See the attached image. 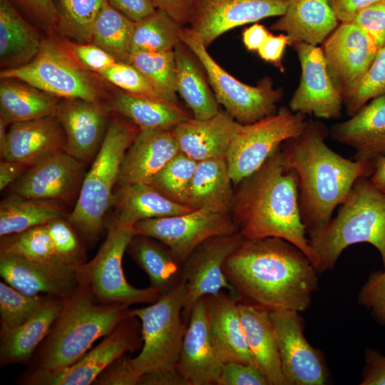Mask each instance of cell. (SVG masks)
Instances as JSON below:
<instances>
[{
  "label": "cell",
  "mask_w": 385,
  "mask_h": 385,
  "mask_svg": "<svg viewBox=\"0 0 385 385\" xmlns=\"http://www.w3.org/2000/svg\"><path fill=\"white\" fill-rule=\"evenodd\" d=\"M140 374L132 358L125 354L111 364L96 379L95 385H138Z\"/></svg>",
  "instance_id": "53"
},
{
  "label": "cell",
  "mask_w": 385,
  "mask_h": 385,
  "mask_svg": "<svg viewBox=\"0 0 385 385\" xmlns=\"http://www.w3.org/2000/svg\"><path fill=\"white\" fill-rule=\"evenodd\" d=\"M154 7L167 13L180 26L190 24L200 0H151Z\"/></svg>",
  "instance_id": "55"
},
{
  "label": "cell",
  "mask_w": 385,
  "mask_h": 385,
  "mask_svg": "<svg viewBox=\"0 0 385 385\" xmlns=\"http://www.w3.org/2000/svg\"><path fill=\"white\" fill-rule=\"evenodd\" d=\"M65 299L52 297L31 318L9 330L0 331V364H28L58 316Z\"/></svg>",
  "instance_id": "29"
},
{
  "label": "cell",
  "mask_w": 385,
  "mask_h": 385,
  "mask_svg": "<svg viewBox=\"0 0 385 385\" xmlns=\"http://www.w3.org/2000/svg\"><path fill=\"white\" fill-rule=\"evenodd\" d=\"M378 0H328L341 23L351 22L356 14Z\"/></svg>",
  "instance_id": "59"
},
{
  "label": "cell",
  "mask_w": 385,
  "mask_h": 385,
  "mask_svg": "<svg viewBox=\"0 0 385 385\" xmlns=\"http://www.w3.org/2000/svg\"><path fill=\"white\" fill-rule=\"evenodd\" d=\"M270 34L263 25L255 24L244 30L242 41L247 50L258 51Z\"/></svg>",
  "instance_id": "62"
},
{
  "label": "cell",
  "mask_w": 385,
  "mask_h": 385,
  "mask_svg": "<svg viewBox=\"0 0 385 385\" xmlns=\"http://www.w3.org/2000/svg\"><path fill=\"white\" fill-rule=\"evenodd\" d=\"M180 37L204 68L218 103L237 122L252 123L277 112L283 91L274 87L271 78L265 77L256 86L244 83L215 61L190 28L183 27Z\"/></svg>",
  "instance_id": "10"
},
{
  "label": "cell",
  "mask_w": 385,
  "mask_h": 385,
  "mask_svg": "<svg viewBox=\"0 0 385 385\" xmlns=\"http://www.w3.org/2000/svg\"><path fill=\"white\" fill-rule=\"evenodd\" d=\"M19 10L20 9L32 19L56 31L57 16L52 0H9Z\"/></svg>",
  "instance_id": "54"
},
{
  "label": "cell",
  "mask_w": 385,
  "mask_h": 385,
  "mask_svg": "<svg viewBox=\"0 0 385 385\" xmlns=\"http://www.w3.org/2000/svg\"><path fill=\"white\" fill-rule=\"evenodd\" d=\"M317 258L316 270L321 274L335 265L343 251L350 245L366 242L379 252L385 268V192L369 177H361L322 230L308 236Z\"/></svg>",
  "instance_id": "5"
},
{
  "label": "cell",
  "mask_w": 385,
  "mask_h": 385,
  "mask_svg": "<svg viewBox=\"0 0 385 385\" xmlns=\"http://www.w3.org/2000/svg\"><path fill=\"white\" fill-rule=\"evenodd\" d=\"M212 338L224 363L255 364L242 324L238 301L222 291L205 297Z\"/></svg>",
  "instance_id": "27"
},
{
  "label": "cell",
  "mask_w": 385,
  "mask_h": 385,
  "mask_svg": "<svg viewBox=\"0 0 385 385\" xmlns=\"http://www.w3.org/2000/svg\"><path fill=\"white\" fill-rule=\"evenodd\" d=\"M350 117L332 128L333 139L353 148L355 160L374 162L385 156V95L371 99Z\"/></svg>",
  "instance_id": "25"
},
{
  "label": "cell",
  "mask_w": 385,
  "mask_h": 385,
  "mask_svg": "<svg viewBox=\"0 0 385 385\" xmlns=\"http://www.w3.org/2000/svg\"><path fill=\"white\" fill-rule=\"evenodd\" d=\"M287 45H289L287 35L281 34L275 36L270 34L257 52L263 60L282 68L281 60Z\"/></svg>",
  "instance_id": "58"
},
{
  "label": "cell",
  "mask_w": 385,
  "mask_h": 385,
  "mask_svg": "<svg viewBox=\"0 0 385 385\" xmlns=\"http://www.w3.org/2000/svg\"><path fill=\"white\" fill-rule=\"evenodd\" d=\"M183 27L167 13L156 9L135 23L130 53L173 51L182 42Z\"/></svg>",
  "instance_id": "40"
},
{
  "label": "cell",
  "mask_w": 385,
  "mask_h": 385,
  "mask_svg": "<svg viewBox=\"0 0 385 385\" xmlns=\"http://www.w3.org/2000/svg\"><path fill=\"white\" fill-rule=\"evenodd\" d=\"M292 46L297 52L302 72L289 108L295 113L312 114L320 118H339L343 98L328 73L322 48L305 43H297Z\"/></svg>",
  "instance_id": "17"
},
{
  "label": "cell",
  "mask_w": 385,
  "mask_h": 385,
  "mask_svg": "<svg viewBox=\"0 0 385 385\" xmlns=\"http://www.w3.org/2000/svg\"><path fill=\"white\" fill-rule=\"evenodd\" d=\"M217 385H269L267 378L255 364L224 363Z\"/></svg>",
  "instance_id": "51"
},
{
  "label": "cell",
  "mask_w": 385,
  "mask_h": 385,
  "mask_svg": "<svg viewBox=\"0 0 385 385\" xmlns=\"http://www.w3.org/2000/svg\"><path fill=\"white\" fill-rule=\"evenodd\" d=\"M129 307L100 302L86 284L79 282L65 299L48 334L34 353L31 369L58 371L72 365L94 342L131 315Z\"/></svg>",
  "instance_id": "4"
},
{
  "label": "cell",
  "mask_w": 385,
  "mask_h": 385,
  "mask_svg": "<svg viewBox=\"0 0 385 385\" xmlns=\"http://www.w3.org/2000/svg\"><path fill=\"white\" fill-rule=\"evenodd\" d=\"M352 22L367 32L379 48L385 44V0H378L360 10Z\"/></svg>",
  "instance_id": "52"
},
{
  "label": "cell",
  "mask_w": 385,
  "mask_h": 385,
  "mask_svg": "<svg viewBox=\"0 0 385 385\" xmlns=\"http://www.w3.org/2000/svg\"><path fill=\"white\" fill-rule=\"evenodd\" d=\"M223 364L211 336L203 297L192 307L177 370L188 385H217Z\"/></svg>",
  "instance_id": "21"
},
{
  "label": "cell",
  "mask_w": 385,
  "mask_h": 385,
  "mask_svg": "<svg viewBox=\"0 0 385 385\" xmlns=\"http://www.w3.org/2000/svg\"><path fill=\"white\" fill-rule=\"evenodd\" d=\"M225 157L198 161L185 205L192 210L230 213L234 193Z\"/></svg>",
  "instance_id": "32"
},
{
  "label": "cell",
  "mask_w": 385,
  "mask_h": 385,
  "mask_svg": "<svg viewBox=\"0 0 385 385\" xmlns=\"http://www.w3.org/2000/svg\"><path fill=\"white\" fill-rule=\"evenodd\" d=\"M135 235L133 225L112 220L106 240L96 255L78 267L79 282L86 284L100 302L128 306L153 303L163 294L151 287H134L125 277L123 258Z\"/></svg>",
  "instance_id": "9"
},
{
  "label": "cell",
  "mask_w": 385,
  "mask_h": 385,
  "mask_svg": "<svg viewBox=\"0 0 385 385\" xmlns=\"http://www.w3.org/2000/svg\"><path fill=\"white\" fill-rule=\"evenodd\" d=\"M197 161L181 151L152 180L153 185L168 198L185 205Z\"/></svg>",
  "instance_id": "44"
},
{
  "label": "cell",
  "mask_w": 385,
  "mask_h": 385,
  "mask_svg": "<svg viewBox=\"0 0 385 385\" xmlns=\"http://www.w3.org/2000/svg\"><path fill=\"white\" fill-rule=\"evenodd\" d=\"M73 57L64 41H42L36 56L26 64L3 69L1 78H15L56 98L101 102L103 90L98 78Z\"/></svg>",
  "instance_id": "8"
},
{
  "label": "cell",
  "mask_w": 385,
  "mask_h": 385,
  "mask_svg": "<svg viewBox=\"0 0 385 385\" xmlns=\"http://www.w3.org/2000/svg\"><path fill=\"white\" fill-rule=\"evenodd\" d=\"M241 125L228 113L220 110L207 119L190 118L172 130L180 151L198 162L225 157Z\"/></svg>",
  "instance_id": "26"
},
{
  "label": "cell",
  "mask_w": 385,
  "mask_h": 385,
  "mask_svg": "<svg viewBox=\"0 0 385 385\" xmlns=\"http://www.w3.org/2000/svg\"><path fill=\"white\" fill-rule=\"evenodd\" d=\"M135 23L114 9L107 0L94 20L91 43L107 51L117 61L127 63Z\"/></svg>",
  "instance_id": "39"
},
{
  "label": "cell",
  "mask_w": 385,
  "mask_h": 385,
  "mask_svg": "<svg viewBox=\"0 0 385 385\" xmlns=\"http://www.w3.org/2000/svg\"><path fill=\"white\" fill-rule=\"evenodd\" d=\"M186 284L181 282L150 305L130 309L140 322L143 341L132 361L141 375L177 369L187 325L183 320Z\"/></svg>",
  "instance_id": "7"
},
{
  "label": "cell",
  "mask_w": 385,
  "mask_h": 385,
  "mask_svg": "<svg viewBox=\"0 0 385 385\" xmlns=\"http://www.w3.org/2000/svg\"><path fill=\"white\" fill-rule=\"evenodd\" d=\"M306 123L305 115L282 107L256 122L242 124L225 156L232 182L239 184L256 172L284 141L300 134Z\"/></svg>",
  "instance_id": "11"
},
{
  "label": "cell",
  "mask_w": 385,
  "mask_h": 385,
  "mask_svg": "<svg viewBox=\"0 0 385 385\" xmlns=\"http://www.w3.org/2000/svg\"><path fill=\"white\" fill-rule=\"evenodd\" d=\"M64 42L76 60L88 71L98 75L117 61L107 51L93 43Z\"/></svg>",
  "instance_id": "50"
},
{
  "label": "cell",
  "mask_w": 385,
  "mask_h": 385,
  "mask_svg": "<svg viewBox=\"0 0 385 385\" xmlns=\"http://www.w3.org/2000/svg\"><path fill=\"white\" fill-rule=\"evenodd\" d=\"M31 166L24 163L1 159L0 163L1 191L19 180Z\"/></svg>",
  "instance_id": "60"
},
{
  "label": "cell",
  "mask_w": 385,
  "mask_h": 385,
  "mask_svg": "<svg viewBox=\"0 0 385 385\" xmlns=\"http://www.w3.org/2000/svg\"><path fill=\"white\" fill-rule=\"evenodd\" d=\"M174 53L177 93L191 110L193 118L204 120L214 116L220 111L219 103L190 51L181 42Z\"/></svg>",
  "instance_id": "36"
},
{
  "label": "cell",
  "mask_w": 385,
  "mask_h": 385,
  "mask_svg": "<svg viewBox=\"0 0 385 385\" xmlns=\"http://www.w3.org/2000/svg\"><path fill=\"white\" fill-rule=\"evenodd\" d=\"M135 235L160 241L181 264L207 239L238 232L230 213L195 210L190 212L142 220L133 225Z\"/></svg>",
  "instance_id": "13"
},
{
  "label": "cell",
  "mask_w": 385,
  "mask_h": 385,
  "mask_svg": "<svg viewBox=\"0 0 385 385\" xmlns=\"http://www.w3.org/2000/svg\"><path fill=\"white\" fill-rule=\"evenodd\" d=\"M385 95V44L379 48L368 71L356 92L344 101L351 116L371 99Z\"/></svg>",
  "instance_id": "47"
},
{
  "label": "cell",
  "mask_w": 385,
  "mask_h": 385,
  "mask_svg": "<svg viewBox=\"0 0 385 385\" xmlns=\"http://www.w3.org/2000/svg\"><path fill=\"white\" fill-rule=\"evenodd\" d=\"M238 307L255 364L265 376L269 385H284L269 312L241 302H238Z\"/></svg>",
  "instance_id": "31"
},
{
  "label": "cell",
  "mask_w": 385,
  "mask_h": 385,
  "mask_svg": "<svg viewBox=\"0 0 385 385\" xmlns=\"http://www.w3.org/2000/svg\"><path fill=\"white\" fill-rule=\"evenodd\" d=\"M127 63L133 66L148 79L164 101L178 105L174 50L133 52Z\"/></svg>",
  "instance_id": "41"
},
{
  "label": "cell",
  "mask_w": 385,
  "mask_h": 385,
  "mask_svg": "<svg viewBox=\"0 0 385 385\" xmlns=\"http://www.w3.org/2000/svg\"><path fill=\"white\" fill-rule=\"evenodd\" d=\"M47 227L55 253L61 262L75 267L86 262L85 250L68 220L58 217L48 222Z\"/></svg>",
  "instance_id": "46"
},
{
  "label": "cell",
  "mask_w": 385,
  "mask_h": 385,
  "mask_svg": "<svg viewBox=\"0 0 385 385\" xmlns=\"http://www.w3.org/2000/svg\"><path fill=\"white\" fill-rule=\"evenodd\" d=\"M113 220L134 225L138 222L190 212L192 208L168 198L153 185L135 183L120 186L113 194Z\"/></svg>",
  "instance_id": "30"
},
{
  "label": "cell",
  "mask_w": 385,
  "mask_h": 385,
  "mask_svg": "<svg viewBox=\"0 0 385 385\" xmlns=\"http://www.w3.org/2000/svg\"><path fill=\"white\" fill-rule=\"evenodd\" d=\"M61 204L56 201L26 198L11 194L0 205L1 237L46 225L63 217L65 208Z\"/></svg>",
  "instance_id": "38"
},
{
  "label": "cell",
  "mask_w": 385,
  "mask_h": 385,
  "mask_svg": "<svg viewBox=\"0 0 385 385\" xmlns=\"http://www.w3.org/2000/svg\"><path fill=\"white\" fill-rule=\"evenodd\" d=\"M1 158L34 165L47 156L65 150L66 138L61 125L53 117L9 125Z\"/></svg>",
  "instance_id": "24"
},
{
  "label": "cell",
  "mask_w": 385,
  "mask_h": 385,
  "mask_svg": "<svg viewBox=\"0 0 385 385\" xmlns=\"http://www.w3.org/2000/svg\"><path fill=\"white\" fill-rule=\"evenodd\" d=\"M127 250L148 276L150 287L164 293L181 282L182 265L160 241L135 235Z\"/></svg>",
  "instance_id": "37"
},
{
  "label": "cell",
  "mask_w": 385,
  "mask_h": 385,
  "mask_svg": "<svg viewBox=\"0 0 385 385\" xmlns=\"http://www.w3.org/2000/svg\"><path fill=\"white\" fill-rule=\"evenodd\" d=\"M109 108L128 118L139 129L172 130L190 118L179 105L132 95L123 91L112 97Z\"/></svg>",
  "instance_id": "35"
},
{
  "label": "cell",
  "mask_w": 385,
  "mask_h": 385,
  "mask_svg": "<svg viewBox=\"0 0 385 385\" xmlns=\"http://www.w3.org/2000/svg\"><path fill=\"white\" fill-rule=\"evenodd\" d=\"M0 253L40 262L65 264L55 253L47 224L1 237Z\"/></svg>",
  "instance_id": "43"
},
{
  "label": "cell",
  "mask_w": 385,
  "mask_h": 385,
  "mask_svg": "<svg viewBox=\"0 0 385 385\" xmlns=\"http://www.w3.org/2000/svg\"><path fill=\"white\" fill-rule=\"evenodd\" d=\"M52 297L24 294L5 282H0L1 330L14 329L36 314Z\"/></svg>",
  "instance_id": "45"
},
{
  "label": "cell",
  "mask_w": 385,
  "mask_h": 385,
  "mask_svg": "<svg viewBox=\"0 0 385 385\" xmlns=\"http://www.w3.org/2000/svg\"><path fill=\"white\" fill-rule=\"evenodd\" d=\"M289 0H200L190 29L207 47L235 27L282 16Z\"/></svg>",
  "instance_id": "18"
},
{
  "label": "cell",
  "mask_w": 385,
  "mask_h": 385,
  "mask_svg": "<svg viewBox=\"0 0 385 385\" xmlns=\"http://www.w3.org/2000/svg\"><path fill=\"white\" fill-rule=\"evenodd\" d=\"M299 313L294 310L269 312L284 385L326 384L329 373L324 354L306 339Z\"/></svg>",
  "instance_id": "14"
},
{
  "label": "cell",
  "mask_w": 385,
  "mask_h": 385,
  "mask_svg": "<svg viewBox=\"0 0 385 385\" xmlns=\"http://www.w3.org/2000/svg\"><path fill=\"white\" fill-rule=\"evenodd\" d=\"M138 318L130 316L72 365L58 371L31 369L19 377L29 385H90L114 361L143 343Z\"/></svg>",
  "instance_id": "12"
},
{
  "label": "cell",
  "mask_w": 385,
  "mask_h": 385,
  "mask_svg": "<svg viewBox=\"0 0 385 385\" xmlns=\"http://www.w3.org/2000/svg\"><path fill=\"white\" fill-rule=\"evenodd\" d=\"M223 271L238 302L268 312L306 310L318 285V272L307 256L279 237L244 239Z\"/></svg>",
  "instance_id": "1"
},
{
  "label": "cell",
  "mask_w": 385,
  "mask_h": 385,
  "mask_svg": "<svg viewBox=\"0 0 385 385\" xmlns=\"http://www.w3.org/2000/svg\"><path fill=\"white\" fill-rule=\"evenodd\" d=\"M57 16L56 31L66 39L91 43L94 20L107 0H52Z\"/></svg>",
  "instance_id": "42"
},
{
  "label": "cell",
  "mask_w": 385,
  "mask_h": 385,
  "mask_svg": "<svg viewBox=\"0 0 385 385\" xmlns=\"http://www.w3.org/2000/svg\"><path fill=\"white\" fill-rule=\"evenodd\" d=\"M180 152L173 130L139 129L123 158L117 183L150 184Z\"/></svg>",
  "instance_id": "23"
},
{
  "label": "cell",
  "mask_w": 385,
  "mask_h": 385,
  "mask_svg": "<svg viewBox=\"0 0 385 385\" xmlns=\"http://www.w3.org/2000/svg\"><path fill=\"white\" fill-rule=\"evenodd\" d=\"M243 240L239 232L210 237L198 245L183 263L182 279L187 289L183 312L184 320H188L192 307L198 299L216 294L223 289L238 301L223 266Z\"/></svg>",
  "instance_id": "16"
},
{
  "label": "cell",
  "mask_w": 385,
  "mask_h": 385,
  "mask_svg": "<svg viewBox=\"0 0 385 385\" xmlns=\"http://www.w3.org/2000/svg\"><path fill=\"white\" fill-rule=\"evenodd\" d=\"M56 97L15 78H1L0 119L7 125L55 116Z\"/></svg>",
  "instance_id": "34"
},
{
  "label": "cell",
  "mask_w": 385,
  "mask_h": 385,
  "mask_svg": "<svg viewBox=\"0 0 385 385\" xmlns=\"http://www.w3.org/2000/svg\"><path fill=\"white\" fill-rule=\"evenodd\" d=\"M138 385H188V383L176 369L144 374L141 375Z\"/></svg>",
  "instance_id": "61"
},
{
  "label": "cell",
  "mask_w": 385,
  "mask_h": 385,
  "mask_svg": "<svg viewBox=\"0 0 385 385\" xmlns=\"http://www.w3.org/2000/svg\"><path fill=\"white\" fill-rule=\"evenodd\" d=\"M369 179L378 189L385 192V156L374 160V171Z\"/></svg>",
  "instance_id": "63"
},
{
  "label": "cell",
  "mask_w": 385,
  "mask_h": 385,
  "mask_svg": "<svg viewBox=\"0 0 385 385\" xmlns=\"http://www.w3.org/2000/svg\"><path fill=\"white\" fill-rule=\"evenodd\" d=\"M110 110L101 102L82 99L58 102L54 117L64 132L65 150L81 162L91 160L105 137Z\"/></svg>",
  "instance_id": "22"
},
{
  "label": "cell",
  "mask_w": 385,
  "mask_h": 385,
  "mask_svg": "<svg viewBox=\"0 0 385 385\" xmlns=\"http://www.w3.org/2000/svg\"><path fill=\"white\" fill-rule=\"evenodd\" d=\"M361 385H385V355L376 349H365Z\"/></svg>",
  "instance_id": "56"
},
{
  "label": "cell",
  "mask_w": 385,
  "mask_h": 385,
  "mask_svg": "<svg viewBox=\"0 0 385 385\" xmlns=\"http://www.w3.org/2000/svg\"><path fill=\"white\" fill-rule=\"evenodd\" d=\"M321 48L328 73L344 103L360 86L379 47L367 32L351 21L341 23Z\"/></svg>",
  "instance_id": "15"
},
{
  "label": "cell",
  "mask_w": 385,
  "mask_h": 385,
  "mask_svg": "<svg viewBox=\"0 0 385 385\" xmlns=\"http://www.w3.org/2000/svg\"><path fill=\"white\" fill-rule=\"evenodd\" d=\"M83 162L65 150L33 165L12 184V194L36 200L65 202L80 190Z\"/></svg>",
  "instance_id": "19"
},
{
  "label": "cell",
  "mask_w": 385,
  "mask_h": 385,
  "mask_svg": "<svg viewBox=\"0 0 385 385\" xmlns=\"http://www.w3.org/2000/svg\"><path fill=\"white\" fill-rule=\"evenodd\" d=\"M42 41L9 0H0V62L3 69L31 61L38 53Z\"/></svg>",
  "instance_id": "33"
},
{
  "label": "cell",
  "mask_w": 385,
  "mask_h": 385,
  "mask_svg": "<svg viewBox=\"0 0 385 385\" xmlns=\"http://www.w3.org/2000/svg\"><path fill=\"white\" fill-rule=\"evenodd\" d=\"M98 76L130 94L164 101L148 79L130 63L117 61Z\"/></svg>",
  "instance_id": "48"
},
{
  "label": "cell",
  "mask_w": 385,
  "mask_h": 385,
  "mask_svg": "<svg viewBox=\"0 0 385 385\" xmlns=\"http://www.w3.org/2000/svg\"><path fill=\"white\" fill-rule=\"evenodd\" d=\"M234 193L232 217L245 240L284 239L301 250L316 269L298 202V177L287 170L281 146L253 174L240 182Z\"/></svg>",
  "instance_id": "3"
},
{
  "label": "cell",
  "mask_w": 385,
  "mask_h": 385,
  "mask_svg": "<svg viewBox=\"0 0 385 385\" xmlns=\"http://www.w3.org/2000/svg\"><path fill=\"white\" fill-rule=\"evenodd\" d=\"M328 134L324 124L309 120L300 134L281 145L284 168L298 177L299 207L307 236L327 225L354 183L370 177L374 168V162L349 159L332 150L326 143Z\"/></svg>",
  "instance_id": "2"
},
{
  "label": "cell",
  "mask_w": 385,
  "mask_h": 385,
  "mask_svg": "<svg viewBox=\"0 0 385 385\" xmlns=\"http://www.w3.org/2000/svg\"><path fill=\"white\" fill-rule=\"evenodd\" d=\"M78 268L0 253V275L5 282L29 296L66 299L79 284Z\"/></svg>",
  "instance_id": "20"
},
{
  "label": "cell",
  "mask_w": 385,
  "mask_h": 385,
  "mask_svg": "<svg viewBox=\"0 0 385 385\" xmlns=\"http://www.w3.org/2000/svg\"><path fill=\"white\" fill-rule=\"evenodd\" d=\"M358 302L375 320L385 325V268L370 274L359 291Z\"/></svg>",
  "instance_id": "49"
},
{
  "label": "cell",
  "mask_w": 385,
  "mask_h": 385,
  "mask_svg": "<svg viewBox=\"0 0 385 385\" xmlns=\"http://www.w3.org/2000/svg\"><path fill=\"white\" fill-rule=\"evenodd\" d=\"M116 10L136 22L155 11L151 0H108Z\"/></svg>",
  "instance_id": "57"
},
{
  "label": "cell",
  "mask_w": 385,
  "mask_h": 385,
  "mask_svg": "<svg viewBox=\"0 0 385 385\" xmlns=\"http://www.w3.org/2000/svg\"><path fill=\"white\" fill-rule=\"evenodd\" d=\"M138 131L119 114L108 123L100 149L82 180L76 205L68 216V221L87 240H96L102 232L123 158Z\"/></svg>",
  "instance_id": "6"
},
{
  "label": "cell",
  "mask_w": 385,
  "mask_h": 385,
  "mask_svg": "<svg viewBox=\"0 0 385 385\" xmlns=\"http://www.w3.org/2000/svg\"><path fill=\"white\" fill-rule=\"evenodd\" d=\"M338 22L328 0H289L285 12L271 29L283 31L289 45L317 46L338 26Z\"/></svg>",
  "instance_id": "28"
}]
</instances>
